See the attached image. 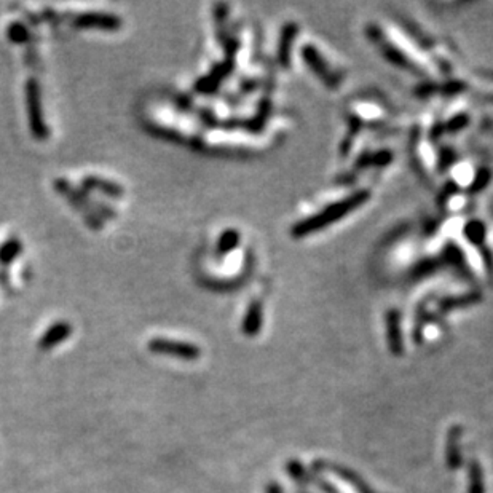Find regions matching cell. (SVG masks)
<instances>
[{
	"label": "cell",
	"instance_id": "cell-16",
	"mask_svg": "<svg viewBox=\"0 0 493 493\" xmlns=\"http://www.w3.org/2000/svg\"><path fill=\"white\" fill-rule=\"evenodd\" d=\"M469 493H484V482H482V473L476 463L469 468Z\"/></svg>",
	"mask_w": 493,
	"mask_h": 493
},
{
	"label": "cell",
	"instance_id": "cell-17",
	"mask_svg": "<svg viewBox=\"0 0 493 493\" xmlns=\"http://www.w3.org/2000/svg\"><path fill=\"white\" fill-rule=\"evenodd\" d=\"M267 493H283V490H281L277 484H270L267 487Z\"/></svg>",
	"mask_w": 493,
	"mask_h": 493
},
{
	"label": "cell",
	"instance_id": "cell-11",
	"mask_svg": "<svg viewBox=\"0 0 493 493\" xmlns=\"http://www.w3.org/2000/svg\"><path fill=\"white\" fill-rule=\"evenodd\" d=\"M23 251V245L17 236L8 238L7 241L0 245V265H10L17 261V257Z\"/></svg>",
	"mask_w": 493,
	"mask_h": 493
},
{
	"label": "cell",
	"instance_id": "cell-4",
	"mask_svg": "<svg viewBox=\"0 0 493 493\" xmlns=\"http://www.w3.org/2000/svg\"><path fill=\"white\" fill-rule=\"evenodd\" d=\"M76 28L78 29H98V31H109V33H114V31H119L123 24L120 17L112 13H105V12H88L78 15L73 21Z\"/></svg>",
	"mask_w": 493,
	"mask_h": 493
},
{
	"label": "cell",
	"instance_id": "cell-13",
	"mask_svg": "<svg viewBox=\"0 0 493 493\" xmlns=\"http://www.w3.org/2000/svg\"><path fill=\"white\" fill-rule=\"evenodd\" d=\"M7 37L10 42H13V44H24V42L29 40L31 33L23 23L13 21V23H10V26L7 28Z\"/></svg>",
	"mask_w": 493,
	"mask_h": 493
},
{
	"label": "cell",
	"instance_id": "cell-10",
	"mask_svg": "<svg viewBox=\"0 0 493 493\" xmlns=\"http://www.w3.org/2000/svg\"><path fill=\"white\" fill-rule=\"evenodd\" d=\"M297 35V24L288 23L283 28L281 39L278 44V61L283 67H288L291 62V50H293L294 39Z\"/></svg>",
	"mask_w": 493,
	"mask_h": 493
},
{
	"label": "cell",
	"instance_id": "cell-5",
	"mask_svg": "<svg viewBox=\"0 0 493 493\" xmlns=\"http://www.w3.org/2000/svg\"><path fill=\"white\" fill-rule=\"evenodd\" d=\"M55 189L61 195H64V197L69 200V203H72L73 208H77L78 211H80V213L87 216V220L89 222V225H93V227L103 225V222H101L96 217V213H94V211L87 205V200H85L83 195L80 192H76V190L72 189V185L69 184L66 179H56Z\"/></svg>",
	"mask_w": 493,
	"mask_h": 493
},
{
	"label": "cell",
	"instance_id": "cell-14",
	"mask_svg": "<svg viewBox=\"0 0 493 493\" xmlns=\"http://www.w3.org/2000/svg\"><path fill=\"white\" fill-rule=\"evenodd\" d=\"M388 331H390V343L391 349L396 353L401 352V336H399V318L395 313L388 318Z\"/></svg>",
	"mask_w": 493,
	"mask_h": 493
},
{
	"label": "cell",
	"instance_id": "cell-6",
	"mask_svg": "<svg viewBox=\"0 0 493 493\" xmlns=\"http://www.w3.org/2000/svg\"><path fill=\"white\" fill-rule=\"evenodd\" d=\"M233 69V60L232 61H224L220 62V64H217L213 71H211L208 76L200 78L195 85V88H197L198 93H213L214 89L219 88V85L222 83V80L229 76Z\"/></svg>",
	"mask_w": 493,
	"mask_h": 493
},
{
	"label": "cell",
	"instance_id": "cell-3",
	"mask_svg": "<svg viewBox=\"0 0 493 493\" xmlns=\"http://www.w3.org/2000/svg\"><path fill=\"white\" fill-rule=\"evenodd\" d=\"M148 349L157 354H168L184 361H197L201 354V349L195 343L173 340V338L155 337L148 342Z\"/></svg>",
	"mask_w": 493,
	"mask_h": 493
},
{
	"label": "cell",
	"instance_id": "cell-9",
	"mask_svg": "<svg viewBox=\"0 0 493 493\" xmlns=\"http://www.w3.org/2000/svg\"><path fill=\"white\" fill-rule=\"evenodd\" d=\"M262 302L261 300H252L248 306V311L245 315V321H243V332L246 334L248 337L257 336L259 331L262 327Z\"/></svg>",
	"mask_w": 493,
	"mask_h": 493
},
{
	"label": "cell",
	"instance_id": "cell-8",
	"mask_svg": "<svg viewBox=\"0 0 493 493\" xmlns=\"http://www.w3.org/2000/svg\"><path fill=\"white\" fill-rule=\"evenodd\" d=\"M72 334V326L67 321L55 322L51 327L46 329V332L42 336L39 345L42 349H51L55 348L58 343L67 340Z\"/></svg>",
	"mask_w": 493,
	"mask_h": 493
},
{
	"label": "cell",
	"instance_id": "cell-2",
	"mask_svg": "<svg viewBox=\"0 0 493 493\" xmlns=\"http://www.w3.org/2000/svg\"><path fill=\"white\" fill-rule=\"evenodd\" d=\"M26 107H28L29 128L35 139L44 141L49 137V126L44 119V107H42L40 85L35 78H29L26 82Z\"/></svg>",
	"mask_w": 493,
	"mask_h": 493
},
{
	"label": "cell",
	"instance_id": "cell-7",
	"mask_svg": "<svg viewBox=\"0 0 493 493\" xmlns=\"http://www.w3.org/2000/svg\"><path fill=\"white\" fill-rule=\"evenodd\" d=\"M82 185L85 190H94V192H99L105 195L109 198H121L125 195V190L120 184L107 181L104 178L98 176H85Z\"/></svg>",
	"mask_w": 493,
	"mask_h": 493
},
{
	"label": "cell",
	"instance_id": "cell-15",
	"mask_svg": "<svg viewBox=\"0 0 493 493\" xmlns=\"http://www.w3.org/2000/svg\"><path fill=\"white\" fill-rule=\"evenodd\" d=\"M458 438H460V428H453L452 431H450V439H449L450 449H449V453H447L450 468H457V466L461 465V461H460L461 457H460V453H457Z\"/></svg>",
	"mask_w": 493,
	"mask_h": 493
},
{
	"label": "cell",
	"instance_id": "cell-1",
	"mask_svg": "<svg viewBox=\"0 0 493 493\" xmlns=\"http://www.w3.org/2000/svg\"><path fill=\"white\" fill-rule=\"evenodd\" d=\"M365 198H367V193H356L353 195V197H349L348 200L338 201V203H336L334 206H329V208H326L322 213L311 216L310 219L295 224L293 229H291V235L295 238H302L310 235L313 232H318L329 224H334V222L340 219L342 216L352 213L354 208H358L359 205L364 203Z\"/></svg>",
	"mask_w": 493,
	"mask_h": 493
},
{
	"label": "cell",
	"instance_id": "cell-12",
	"mask_svg": "<svg viewBox=\"0 0 493 493\" xmlns=\"http://www.w3.org/2000/svg\"><path fill=\"white\" fill-rule=\"evenodd\" d=\"M241 235L236 229H227L220 233L219 240H217V252L219 254H229L233 249H236L240 245Z\"/></svg>",
	"mask_w": 493,
	"mask_h": 493
}]
</instances>
